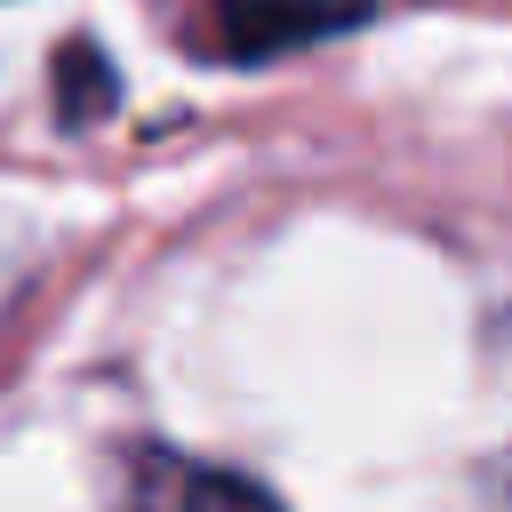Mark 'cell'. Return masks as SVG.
I'll return each mask as SVG.
<instances>
[{"mask_svg":"<svg viewBox=\"0 0 512 512\" xmlns=\"http://www.w3.org/2000/svg\"><path fill=\"white\" fill-rule=\"evenodd\" d=\"M136 512H280L256 480L184 464V456H144L136 464Z\"/></svg>","mask_w":512,"mask_h":512,"instance_id":"cell-1","label":"cell"},{"mask_svg":"<svg viewBox=\"0 0 512 512\" xmlns=\"http://www.w3.org/2000/svg\"><path fill=\"white\" fill-rule=\"evenodd\" d=\"M32 248H40V240H32V232H24V224L0 208V304L24 288V272H32Z\"/></svg>","mask_w":512,"mask_h":512,"instance_id":"cell-3","label":"cell"},{"mask_svg":"<svg viewBox=\"0 0 512 512\" xmlns=\"http://www.w3.org/2000/svg\"><path fill=\"white\" fill-rule=\"evenodd\" d=\"M480 496H488V512H512V440L496 448V464H488V480H480Z\"/></svg>","mask_w":512,"mask_h":512,"instance_id":"cell-4","label":"cell"},{"mask_svg":"<svg viewBox=\"0 0 512 512\" xmlns=\"http://www.w3.org/2000/svg\"><path fill=\"white\" fill-rule=\"evenodd\" d=\"M360 8H288V0H232L224 24H232V56H272L288 40H312L328 24H352Z\"/></svg>","mask_w":512,"mask_h":512,"instance_id":"cell-2","label":"cell"}]
</instances>
